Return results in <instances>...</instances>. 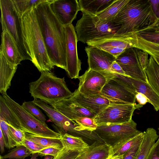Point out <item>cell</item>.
I'll return each instance as SVG.
<instances>
[{
    "mask_svg": "<svg viewBox=\"0 0 159 159\" xmlns=\"http://www.w3.org/2000/svg\"><path fill=\"white\" fill-rule=\"evenodd\" d=\"M22 17L32 62L40 72H49L54 66L48 56L34 8L26 12Z\"/></svg>",
    "mask_w": 159,
    "mask_h": 159,
    "instance_id": "3",
    "label": "cell"
},
{
    "mask_svg": "<svg viewBox=\"0 0 159 159\" xmlns=\"http://www.w3.org/2000/svg\"><path fill=\"white\" fill-rule=\"evenodd\" d=\"M41 73L38 79L29 84V92L34 99L49 104L72 95L73 93L67 88L64 77H57L49 71Z\"/></svg>",
    "mask_w": 159,
    "mask_h": 159,
    "instance_id": "4",
    "label": "cell"
},
{
    "mask_svg": "<svg viewBox=\"0 0 159 159\" xmlns=\"http://www.w3.org/2000/svg\"><path fill=\"white\" fill-rule=\"evenodd\" d=\"M85 50L88 56L89 69L103 73L111 72L110 67L116 58L97 47L88 46Z\"/></svg>",
    "mask_w": 159,
    "mask_h": 159,
    "instance_id": "17",
    "label": "cell"
},
{
    "mask_svg": "<svg viewBox=\"0 0 159 159\" xmlns=\"http://www.w3.org/2000/svg\"><path fill=\"white\" fill-rule=\"evenodd\" d=\"M31 154L32 153L25 147L21 145L16 146L2 157L3 159H25Z\"/></svg>",
    "mask_w": 159,
    "mask_h": 159,
    "instance_id": "34",
    "label": "cell"
},
{
    "mask_svg": "<svg viewBox=\"0 0 159 159\" xmlns=\"http://www.w3.org/2000/svg\"><path fill=\"white\" fill-rule=\"evenodd\" d=\"M60 134L63 148L68 150H75L80 152L89 146L81 137L68 133Z\"/></svg>",
    "mask_w": 159,
    "mask_h": 159,
    "instance_id": "26",
    "label": "cell"
},
{
    "mask_svg": "<svg viewBox=\"0 0 159 159\" xmlns=\"http://www.w3.org/2000/svg\"><path fill=\"white\" fill-rule=\"evenodd\" d=\"M21 106L30 114L43 123L46 124L45 116L32 101L24 102Z\"/></svg>",
    "mask_w": 159,
    "mask_h": 159,
    "instance_id": "35",
    "label": "cell"
},
{
    "mask_svg": "<svg viewBox=\"0 0 159 159\" xmlns=\"http://www.w3.org/2000/svg\"><path fill=\"white\" fill-rule=\"evenodd\" d=\"M146 159H159V138L151 150Z\"/></svg>",
    "mask_w": 159,
    "mask_h": 159,
    "instance_id": "46",
    "label": "cell"
},
{
    "mask_svg": "<svg viewBox=\"0 0 159 159\" xmlns=\"http://www.w3.org/2000/svg\"><path fill=\"white\" fill-rule=\"evenodd\" d=\"M69 119L75 121L82 117L94 118L97 115L71 100L69 98L49 104Z\"/></svg>",
    "mask_w": 159,
    "mask_h": 159,
    "instance_id": "19",
    "label": "cell"
},
{
    "mask_svg": "<svg viewBox=\"0 0 159 159\" xmlns=\"http://www.w3.org/2000/svg\"><path fill=\"white\" fill-rule=\"evenodd\" d=\"M107 81L100 94L111 103H135L136 95L121 82L112 78H107Z\"/></svg>",
    "mask_w": 159,
    "mask_h": 159,
    "instance_id": "11",
    "label": "cell"
},
{
    "mask_svg": "<svg viewBox=\"0 0 159 159\" xmlns=\"http://www.w3.org/2000/svg\"></svg>",
    "mask_w": 159,
    "mask_h": 159,
    "instance_id": "55",
    "label": "cell"
},
{
    "mask_svg": "<svg viewBox=\"0 0 159 159\" xmlns=\"http://www.w3.org/2000/svg\"><path fill=\"white\" fill-rule=\"evenodd\" d=\"M119 80L136 95L140 93L146 96L155 110H159V97L148 83L125 75H121Z\"/></svg>",
    "mask_w": 159,
    "mask_h": 159,
    "instance_id": "18",
    "label": "cell"
},
{
    "mask_svg": "<svg viewBox=\"0 0 159 159\" xmlns=\"http://www.w3.org/2000/svg\"><path fill=\"white\" fill-rule=\"evenodd\" d=\"M144 132L137 159H146L158 137L156 130L152 128H148Z\"/></svg>",
    "mask_w": 159,
    "mask_h": 159,
    "instance_id": "25",
    "label": "cell"
},
{
    "mask_svg": "<svg viewBox=\"0 0 159 159\" xmlns=\"http://www.w3.org/2000/svg\"><path fill=\"white\" fill-rule=\"evenodd\" d=\"M88 46L99 48L105 47H116L124 49L137 48L138 40L136 33L122 34H113L97 38L87 42Z\"/></svg>",
    "mask_w": 159,
    "mask_h": 159,
    "instance_id": "14",
    "label": "cell"
},
{
    "mask_svg": "<svg viewBox=\"0 0 159 159\" xmlns=\"http://www.w3.org/2000/svg\"><path fill=\"white\" fill-rule=\"evenodd\" d=\"M0 133V149L1 153L4 152V147H5V144L3 134L1 129Z\"/></svg>",
    "mask_w": 159,
    "mask_h": 159,
    "instance_id": "50",
    "label": "cell"
},
{
    "mask_svg": "<svg viewBox=\"0 0 159 159\" xmlns=\"http://www.w3.org/2000/svg\"><path fill=\"white\" fill-rule=\"evenodd\" d=\"M112 154L111 146L97 141L80 152L75 159H108Z\"/></svg>",
    "mask_w": 159,
    "mask_h": 159,
    "instance_id": "22",
    "label": "cell"
},
{
    "mask_svg": "<svg viewBox=\"0 0 159 159\" xmlns=\"http://www.w3.org/2000/svg\"><path fill=\"white\" fill-rule=\"evenodd\" d=\"M148 29H153L156 31H159V19L154 25H153Z\"/></svg>",
    "mask_w": 159,
    "mask_h": 159,
    "instance_id": "51",
    "label": "cell"
},
{
    "mask_svg": "<svg viewBox=\"0 0 159 159\" xmlns=\"http://www.w3.org/2000/svg\"><path fill=\"white\" fill-rule=\"evenodd\" d=\"M148 55L147 52L139 48L138 52V60L142 69L144 71L146 70L149 62Z\"/></svg>",
    "mask_w": 159,
    "mask_h": 159,
    "instance_id": "43",
    "label": "cell"
},
{
    "mask_svg": "<svg viewBox=\"0 0 159 159\" xmlns=\"http://www.w3.org/2000/svg\"><path fill=\"white\" fill-rule=\"evenodd\" d=\"M54 157L50 155H46L44 156L43 159H53Z\"/></svg>",
    "mask_w": 159,
    "mask_h": 159,
    "instance_id": "54",
    "label": "cell"
},
{
    "mask_svg": "<svg viewBox=\"0 0 159 159\" xmlns=\"http://www.w3.org/2000/svg\"><path fill=\"white\" fill-rule=\"evenodd\" d=\"M50 8L64 26L72 24L80 11L77 0H52Z\"/></svg>",
    "mask_w": 159,
    "mask_h": 159,
    "instance_id": "16",
    "label": "cell"
},
{
    "mask_svg": "<svg viewBox=\"0 0 159 159\" xmlns=\"http://www.w3.org/2000/svg\"><path fill=\"white\" fill-rule=\"evenodd\" d=\"M143 106L138 103H111L93 118L97 126L119 124L128 122L132 119L133 113Z\"/></svg>",
    "mask_w": 159,
    "mask_h": 159,
    "instance_id": "9",
    "label": "cell"
},
{
    "mask_svg": "<svg viewBox=\"0 0 159 159\" xmlns=\"http://www.w3.org/2000/svg\"><path fill=\"white\" fill-rule=\"evenodd\" d=\"M137 34L145 40L159 44V31L148 29L141 31Z\"/></svg>",
    "mask_w": 159,
    "mask_h": 159,
    "instance_id": "39",
    "label": "cell"
},
{
    "mask_svg": "<svg viewBox=\"0 0 159 159\" xmlns=\"http://www.w3.org/2000/svg\"><path fill=\"white\" fill-rule=\"evenodd\" d=\"M145 132L132 137L125 139L112 147L111 156L124 155L141 138L144 136Z\"/></svg>",
    "mask_w": 159,
    "mask_h": 159,
    "instance_id": "29",
    "label": "cell"
},
{
    "mask_svg": "<svg viewBox=\"0 0 159 159\" xmlns=\"http://www.w3.org/2000/svg\"><path fill=\"white\" fill-rule=\"evenodd\" d=\"M0 129L3 134L6 148L10 149L17 146L16 143L11 136L7 123L1 119H0Z\"/></svg>",
    "mask_w": 159,
    "mask_h": 159,
    "instance_id": "36",
    "label": "cell"
},
{
    "mask_svg": "<svg viewBox=\"0 0 159 159\" xmlns=\"http://www.w3.org/2000/svg\"><path fill=\"white\" fill-rule=\"evenodd\" d=\"M15 8L21 16L26 12L34 8L39 4L48 0H12Z\"/></svg>",
    "mask_w": 159,
    "mask_h": 159,
    "instance_id": "32",
    "label": "cell"
},
{
    "mask_svg": "<svg viewBox=\"0 0 159 159\" xmlns=\"http://www.w3.org/2000/svg\"><path fill=\"white\" fill-rule=\"evenodd\" d=\"M136 99L139 103L143 106L148 102V100L147 97L143 94L137 93L136 95Z\"/></svg>",
    "mask_w": 159,
    "mask_h": 159,
    "instance_id": "49",
    "label": "cell"
},
{
    "mask_svg": "<svg viewBox=\"0 0 159 159\" xmlns=\"http://www.w3.org/2000/svg\"><path fill=\"white\" fill-rule=\"evenodd\" d=\"M100 48L112 55L116 58L125 50V49L116 47H105L101 48Z\"/></svg>",
    "mask_w": 159,
    "mask_h": 159,
    "instance_id": "45",
    "label": "cell"
},
{
    "mask_svg": "<svg viewBox=\"0 0 159 159\" xmlns=\"http://www.w3.org/2000/svg\"><path fill=\"white\" fill-rule=\"evenodd\" d=\"M0 50L8 64L12 67L17 66L24 59L14 40L6 31H2Z\"/></svg>",
    "mask_w": 159,
    "mask_h": 159,
    "instance_id": "21",
    "label": "cell"
},
{
    "mask_svg": "<svg viewBox=\"0 0 159 159\" xmlns=\"http://www.w3.org/2000/svg\"><path fill=\"white\" fill-rule=\"evenodd\" d=\"M138 49L135 47L126 49L116 57V61L127 76L148 83L145 71L142 69L138 60Z\"/></svg>",
    "mask_w": 159,
    "mask_h": 159,
    "instance_id": "13",
    "label": "cell"
},
{
    "mask_svg": "<svg viewBox=\"0 0 159 159\" xmlns=\"http://www.w3.org/2000/svg\"><path fill=\"white\" fill-rule=\"evenodd\" d=\"M26 139L47 148L52 147L60 149L63 148L61 139L46 138L25 133Z\"/></svg>",
    "mask_w": 159,
    "mask_h": 159,
    "instance_id": "31",
    "label": "cell"
},
{
    "mask_svg": "<svg viewBox=\"0 0 159 159\" xmlns=\"http://www.w3.org/2000/svg\"><path fill=\"white\" fill-rule=\"evenodd\" d=\"M43 2L34 8L49 58L54 66L66 71V37L64 26L51 10L49 3Z\"/></svg>",
    "mask_w": 159,
    "mask_h": 159,
    "instance_id": "1",
    "label": "cell"
},
{
    "mask_svg": "<svg viewBox=\"0 0 159 159\" xmlns=\"http://www.w3.org/2000/svg\"><path fill=\"white\" fill-rule=\"evenodd\" d=\"M9 129L11 136L17 144V146L25 145V132L14 127L8 124Z\"/></svg>",
    "mask_w": 159,
    "mask_h": 159,
    "instance_id": "38",
    "label": "cell"
},
{
    "mask_svg": "<svg viewBox=\"0 0 159 159\" xmlns=\"http://www.w3.org/2000/svg\"><path fill=\"white\" fill-rule=\"evenodd\" d=\"M129 0H116L97 16L103 22L112 21Z\"/></svg>",
    "mask_w": 159,
    "mask_h": 159,
    "instance_id": "28",
    "label": "cell"
},
{
    "mask_svg": "<svg viewBox=\"0 0 159 159\" xmlns=\"http://www.w3.org/2000/svg\"><path fill=\"white\" fill-rule=\"evenodd\" d=\"M82 13L75 26L78 41L87 43L97 38L115 34L121 27L112 20L103 22L97 16Z\"/></svg>",
    "mask_w": 159,
    "mask_h": 159,
    "instance_id": "6",
    "label": "cell"
},
{
    "mask_svg": "<svg viewBox=\"0 0 159 159\" xmlns=\"http://www.w3.org/2000/svg\"><path fill=\"white\" fill-rule=\"evenodd\" d=\"M75 150H69L63 148L53 159H75L79 153Z\"/></svg>",
    "mask_w": 159,
    "mask_h": 159,
    "instance_id": "41",
    "label": "cell"
},
{
    "mask_svg": "<svg viewBox=\"0 0 159 159\" xmlns=\"http://www.w3.org/2000/svg\"><path fill=\"white\" fill-rule=\"evenodd\" d=\"M78 79V91L85 95L100 94L107 81L106 77L101 73L88 69Z\"/></svg>",
    "mask_w": 159,
    "mask_h": 159,
    "instance_id": "15",
    "label": "cell"
},
{
    "mask_svg": "<svg viewBox=\"0 0 159 159\" xmlns=\"http://www.w3.org/2000/svg\"><path fill=\"white\" fill-rule=\"evenodd\" d=\"M39 156L38 152L33 153L32 154L31 158L30 159H37V157Z\"/></svg>",
    "mask_w": 159,
    "mask_h": 159,
    "instance_id": "53",
    "label": "cell"
},
{
    "mask_svg": "<svg viewBox=\"0 0 159 159\" xmlns=\"http://www.w3.org/2000/svg\"><path fill=\"white\" fill-rule=\"evenodd\" d=\"M9 108L18 120L21 130L25 133L39 136L60 139L61 134L50 129L25 110L12 99L6 92L1 93Z\"/></svg>",
    "mask_w": 159,
    "mask_h": 159,
    "instance_id": "7",
    "label": "cell"
},
{
    "mask_svg": "<svg viewBox=\"0 0 159 159\" xmlns=\"http://www.w3.org/2000/svg\"><path fill=\"white\" fill-rule=\"evenodd\" d=\"M137 124L132 119L122 124L98 126L94 133L104 142L113 147L120 141L135 136L142 132L137 128Z\"/></svg>",
    "mask_w": 159,
    "mask_h": 159,
    "instance_id": "8",
    "label": "cell"
},
{
    "mask_svg": "<svg viewBox=\"0 0 159 159\" xmlns=\"http://www.w3.org/2000/svg\"><path fill=\"white\" fill-rule=\"evenodd\" d=\"M32 102L45 113L56 126L60 134L68 133L75 136V134H87V131L83 129L75 122L69 119L47 102L38 99H34Z\"/></svg>",
    "mask_w": 159,
    "mask_h": 159,
    "instance_id": "10",
    "label": "cell"
},
{
    "mask_svg": "<svg viewBox=\"0 0 159 159\" xmlns=\"http://www.w3.org/2000/svg\"><path fill=\"white\" fill-rule=\"evenodd\" d=\"M124 155H119L111 156L108 159H123Z\"/></svg>",
    "mask_w": 159,
    "mask_h": 159,
    "instance_id": "52",
    "label": "cell"
},
{
    "mask_svg": "<svg viewBox=\"0 0 159 159\" xmlns=\"http://www.w3.org/2000/svg\"><path fill=\"white\" fill-rule=\"evenodd\" d=\"M144 137V136L141 138L124 155L123 159H137L139 149Z\"/></svg>",
    "mask_w": 159,
    "mask_h": 159,
    "instance_id": "40",
    "label": "cell"
},
{
    "mask_svg": "<svg viewBox=\"0 0 159 159\" xmlns=\"http://www.w3.org/2000/svg\"><path fill=\"white\" fill-rule=\"evenodd\" d=\"M24 146L32 154L39 152L42 150L47 148L33 141L26 139Z\"/></svg>",
    "mask_w": 159,
    "mask_h": 159,
    "instance_id": "42",
    "label": "cell"
},
{
    "mask_svg": "<svg viewBox=\"0 0 159 159\" xmlns=\"http://www.w3.org/2000/svg\"><path fill=\"white\" fill-rule=\"evenodd\" d=\"M17 67H11L8 63L2 52L0 50V93H6L9 88Z\"/></svg>",
    "mask_w": 159,
    "mask_h": 159,
    "instance_id": "23",
    "label": "cell"
},
{
    "mask_svg": "<svg viewBox=\"0 0 159 159\" xmlns=\"http://www.w3.org/2000/svg\"><path fill=\"white\" fill-rule=\"evenodd\" d=\"M61 150L52 147H48L42 150L38 153L39 156L41 157L46 155H50L54 157L57 155Z\"/></svg>",
    "mask_w": 159,
    "mask_h": 159,
    "instance_id": "44",
    "label": "cell"
},
{
    "mask_svg": "<svg viewBox=\"0 0 159 159\" xmlns=\"http://www.w3.org/2000/svg\"><path fill=\"white\" fill-rule=\"evenodd\" d=\"M111 72L126 75L120 65L116 61H114L110 67Z\"/></svg>",
    "mask_w": 159,
    "mask_h": 159,
    "instance_id": "47",
    "label": "cell"
},
{
    "mask_svg": "<svg viewBox=\"0 0 159 159\" xmlns=\"http://www.w3.org/2000/svg\"><path fill=\"white\" fill-rule=\"evenodd\" d=\"M0 119L21 130V125L18 120L7 105L2 95L0 96Z\"/></svg>",
    "mask_w": 159,
    "mask_h": 159,
    "instance_id": "30",
    "label": "cell"
},
{
    "mask_svg": "<svg viewBox=\"0 0 159 159\" xmlns=\"http://www.w3.org/2000/svg\"><path fill=\"white\" fill-rule=\"evenodd\" d=\"M1 22L2 31L7 32L15 42L24 60L32 61L25 36L22 17L17 11L12 0H0Z\"/></svg>",
    "mask_w": 159,
    "mask_h": 159,
    "instance_id": "5",
    "label": "cell"
},
{
    "mask_svg": "<svg viewBox=\"0 0 159 159\" xmlns=\"http://www.w3.org/2000/svg\"><path fill=\"white\" fill-rule=\"evenodd\" d=\"M145 72L148 83L159 97V65L151 56Z\"/></svg>",
    "mask_w": 159,
    "mask_h": 159,
    "instance_id": "27",
    "label": "cell"
},
{
    "mask_svg": "<svg viewBox=\"0 0 159 159\" xmlns=\"http://www.w3.org/2000/svg\"><path fill=\"white\" fill-rule=\"evenodd\" d=\"M139 48L152 57L159 65V44L143 39L139 43Z\"/></svg>",
    "mask_w": 159,
    "mask_h": 159,
    "instance_id": "33",
    "label": "cell"
},
{
    "mask_svg": "<svg viewBox=\"0 0 159 159\" xmlns=\"http://www.w3.org/2000/svg\"><path fill=\"white\" fill-rule=\"evenodd\" d=\"M158 18L149 0H129L112 20L121 27L116 34L137 33L154 25Z\"/></svg>",
    "mask_w": 159,
    "mask_h": 159,
    "instance_id": "2",
    "label": "cell"
},
{
    "mask_svg": "<svg viewBox=\"0 0 159 159\" xmlns=\"http://www.w3.org/2000/svg\"><path fill=\"white\" fill-rule=\"evenodd\" d=\"M152 11L156 16L159 19V0H149Z\"/></svg>",
    "mask_w": 159,
    "mask_h": 159,
    "instance_id": "48",
    "label": "cell"
},
{
    "mask_svg": "<svg viewBox=\"0 0 159 159\" xmlns=\"http://www.w3.org/2000/svg\"><path fill=\"white\" fill-rule=\"evenodd\" d=\"M83 129L91 133L96 129L98 126L95 124L93 118L87 117L79 118L75 121Z\"/></svg>",
    "mask_w": 159,
    "mask_h": 159,
    "instance_id": "37",
    "label": "cell"
},
{
    "mask_svg": "<svg viewBox=\"0 0 159 159\" xmlns=\"http://www.w3.org/2000/svg\"><path fill=\"white\" fill-rule=\"evenodd\" d=\"M85 108L98 114L110 104V101L100 94L85 95L76 89L69 98Z\"/></svg>",
    "mask_w": 159,
    "mask_h": 159,
    "instance_id": "20",
    "label": "cell"
},
{
    "mask_svg": "<svg viewBox=\"0 0 159 159\" xmlns=\"http://www.w3.org/2000/svg\"><path fill=\"white\" fill-rule=\"evenodd\" d=\"M64 27L66 37V71L71 79L78 78L81 70V62L78 55L76 32L72 24Z\"/></svg>",
    "mask_w": 159,
    "mask_h": 159,
    "instance_id": "12",
    "label": "cell"
},
{
    "mask_svg": "<svg viewBox=\"0 0 159 159\" xmlns=\"http://www.w3.org/2000/svg\"><path fill=\"white\" fill-rule=\"evenodd\" d=\"M116 0H79L80 11L82 13L97 16Z\"/></svg>",
    "mask_w": 159,
    "mask_h": 159,
    "instance_id": "24",
    "label": "cell"
}]
</instances>
